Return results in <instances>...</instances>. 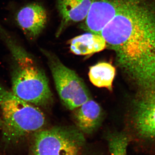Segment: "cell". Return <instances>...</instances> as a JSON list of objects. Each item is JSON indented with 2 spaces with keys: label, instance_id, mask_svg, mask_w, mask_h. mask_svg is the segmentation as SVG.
I'll return each mask as SVG.
<instances>
[{
  "label": "cell",
  "instance_id": "277c9868",
  "mask_svg": "<svg viewBox=\"0 0 155 155\" xmlns=\"http://www.w3.org/2000/svg\"><path fill=\"white\" fill-rule=\"evenodd\" d=\"M85 146L84 134L77 127L54 126L34 134L31 155H82Z\"/></svg>",
  "mask_w": 155,
  "mask_h": 155
},
{
  "label": "cell",
  "instance_id": "3957f363",
  "mask_svg": "<svg viewBox=\"0 0 155 155\" xmlns=\"http://www.w3.org/2000/svg\"><path fill=\"white\" fill-rule=\"evenodd\" d=\"M0 108L4 138L14 143L43 129L44 114L38 107L23 101L0 83Z\"/></svg>",
  "mask_w": 155,
  "mask_h": 155
},
{
  "label": "cell",
  "instance_id": "5bb4252c",
  "mask_svg": "<svg viewBox=\"0 0 155 155\" xmlns=\"http://www.w3.org/2000/svg\"><path fill=\"white\" fill-rule=\"evenodd\" d=\"M3 126V121L2 119L0 118V127H2Z\"/></svg>",
  "mask_w": 155,
  "mask_h": 155
},
{
  "label": "cell",
  "instance_id": "6da1fadb",
  "mask_svg": "<svg viewBox=\"0 0 155 155\" xmlns=\"http://www.w3.org/2000/svg\"><path fill=\"white\" fill-rule=\"evenodd\" d=\"M118 66L135 83L155 82V3L122 0L100 34Z\"/></svg>",
  "mask_w": 155,
  "mask_h": 155
},
{
  "label": "cell",
  "instance_id": "8fae6325",
  "mask_svg": "<svg viewBox=\"0 0 155 155\" xmlns=\"http://www.w3.org/2000/svg\"><path fill=\"white\" fill-rule=\"evenodd\" d=\"M70 50L77 55H87L99 52L107 48L101 35L88 32L78 35L70 42Z\"/></svg>",
  "mask_w": 155,
  "mask_h": 155
},
{
  "label": "cell",
  "instance_id": "4fadbf2b",
  "mask_svg": "<svg viewBox=\"0 0 155 155\" xmlns=\"http://www.w3.org/2000/svg\"><path fill=\"white\" fill-rule=\"evenodd\" d=\"M110 155H127L129 140L125 132H114L107 137Z\"/></svg>",
  "mask_w": 155,
  "mask_h": 155
},
{
  "label": "cell",
  "instance_id": "30bf717a",
  "mask_svg": "<svg viewBox=\"0 0 155 155\" xmlns=\"http://www.w3.org/2000/svg\"><path fill=\"white\" fill-rule=\"evenodd\" d=\"M57 8L61 17L58 34L67 25L86 19L92 0H56Z\"/></svg>",
  "mask_w": 155,
  "mask_h": 155
},
{
  "label": "cell",
  "instance_id": "7a4b0ae2",
  "mask_svg": "<svg viewBox=\"0 0 155 155\" xmlns=\"http://www.w3.org/2000/svg\"><path fill=\"white\" fill-rule=\"evenodd\" d=\"M0 37L11 55V91L21 99L45 107L52 94L45 72L31 54L0 23Z\"/></svg>",
  "mask_w": 155,
  "mask_h": 155
},
{
  "label": "cell",
  "instance_id": "8992f818",
  "mask_svg": "<svg viewBox=\"0 0 155 155\" xmlns=\"http://www.w3.org/2000/svg\"><path fill=\"white\" fill-rule=\"evenodd\" d=\"M56 89L63 104L73 110L91 99L83 80L55 57L46 54Z\"/></svg>",
  "mask_w": 155,
  "mask_h": 155
},
{
  "label": "cell",
  "instance_id": "7c38bea8",
  "mask_svg": "<svg viewBox=\"0 0 155 155\" xmlns=\"http://www.w3.org/2000/svg\"><path fill=\"white\" fill-rule=\"evenodd\" d=\"M116 75V69L109 63H99L91 67L89 77L92 83L99 87L112 90L113 81Z\"/></svg>",
  "mask_w": 155,
  "mask_h": 155
},
{
  "label": "cell",
  "instance_id": "ba28073f",
  "mask_svg": "<svg viewBox=\"0 0 155 155\" xmlns=\"http://www.w3.org/2000/svg\"><path fill=\"white\" fill-rule=\"evenodd\" d=\"M122 0H92L82 28L100 35L105 26L116 15Z\"/></svg>",
  "mask_w": 155,
  "mask_h": 155
},
{
  "label": "cell",
  "instance_id": "52a82bcc",
  "mask_svg": "<svg viewBox=\"0 0 155 155\" xmlns=\"http://www.w3.org/2000/svg\"><path fill=\"white\" fill-rule=\"evenodd\" d=\"M45 8L38 3H31L17 10L15 20L18 27L29 39H35L41 33L47 22Z\"/></svg>",
  "mask_w": 155,
  "mask_h": 155
},
{
  "label": "cell",
  "instance_id": "5b68a950",
  "mask_svg": "<svg viewBox=\"0 0 155 155\" xmlns=\"http://www.w3.org/2000/svg\"><path fill=\"white\" fill-rule=\"evenodd\" d=\"M131 117L130 129L125 132L129 143L147 155H155V90L146 91Z\"/></svg>",
  "mask_w": 155,
  "mask_h": 155
},
{
  "label": "cell",
  "instance_id": "9c48e42d",
  "mask_svg": "<svg viewBox=\"0 0 155 155\" xmlns=\"http://www.w3.org/2000/svg\"><path fill=\"white\" fill-rule=\"evenodd\" d=\"M103 115L99 105L93 100H89L80 106L74 114L76 127L84 134H91L100 126Z\"/></svg>",
  "mask_w": 155,
  "mask_h": 155
}]
</instances>
